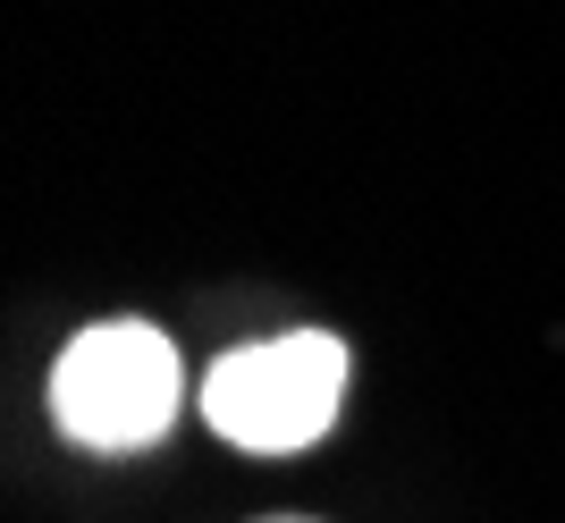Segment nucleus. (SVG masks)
<instances>
[{"mask_svg": "<svg viewBox=\"0 0 565 523\" xmlns=\"http://www.w3.org/2000/svg\"><path fill=\"white\" fill-rule=\"evenodd\" d=\"M254 523H321V515H254Z\"/></svg>", "mask_w": 565, "mask_h": 523, "instance_id": "nucleus-3", "label": "nucleus"}, {"mask_svg": "<svg viewBox=\"0 0 565 523\" xmlns=\"http://www.w3.org/2000/svg\"><path fill=\"white\" fill-rule=\"evenodd\" d=\"M51 423L94 456H136L178 423V346L152 321H94L51 363Z\"/></svg>", "mask_w": 565, "mask_h": 523, "instance_id": "nucleus-2", "label": "nucleus"}, {"mask_svg": "<svg viewBox=\"0 0 565 523\" xmlns=\"http://www.w3.org/2000/svg\"><path fill=\"white\" fill-rule=\"evenodd\" d=\"M347 405V338L330 330H279L262 346H236L203 381V423L245 456H305L330 439Z\"/></svg>", "mask_w": 565, "mask_h": 523, "instance_id": "nucleus-1", "label": "nucleus"}]
</instances>
